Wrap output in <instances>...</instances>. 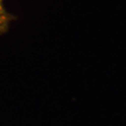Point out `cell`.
<instances>
[{
  "label": "cell",
  "instance_id": "1",
  "mask_svg": "<svg viewBox=\"0 0 126 126\" xmlns=\"http://www.w3.org/2000/svg\"><path fill=\"white\" fill-rule=\"evenodd\" d=\"M14 17L9 14L3 5V0H0V34L7 32L9 25V22L12 21Z\"/></svg>",
  "mask_w": 126,
  "mask_h": 126
}]
</instances>
